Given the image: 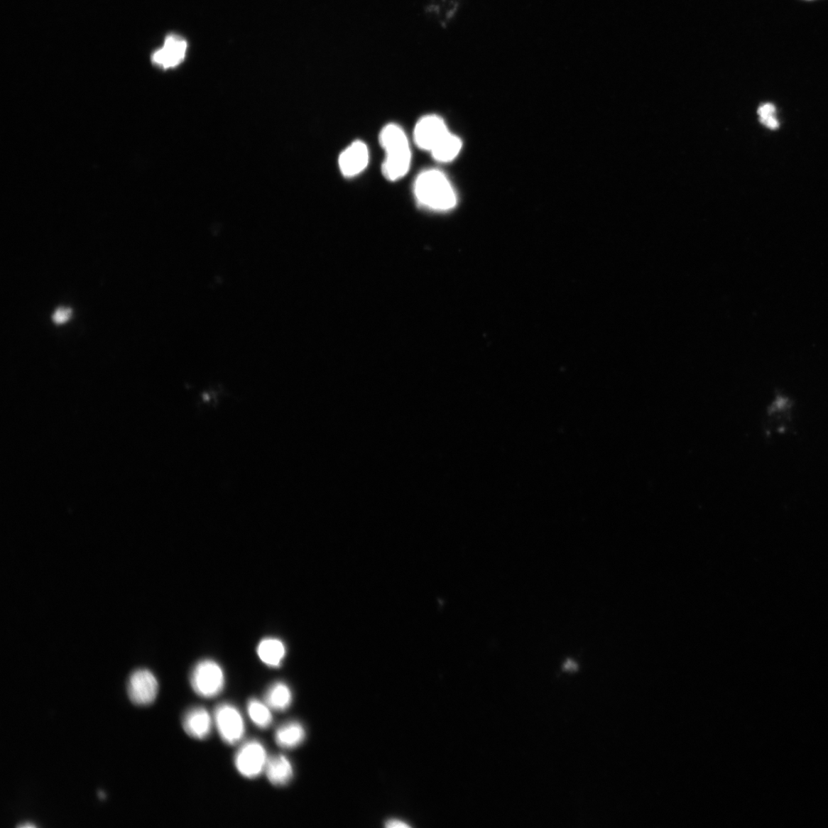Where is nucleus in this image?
I'll return each instance as SVG.
<instances>
[{"mask_svg":"<svg viewBox=\"0 0 828 828\" xmlns=\"http://www.w3.org/2000/svg\"><path fill=\"white\" fill-rule=\"evenodd\" d=\"M413 194L420 206L432 211H448L457 204L454 187L445 173L437 169L420 173L414 182Z\"/></svg>","mask_w":828,"mask_h":828,"instance_id":"nucleus-1","label":"nucleus"},{"mask_svg":"<svg viewBox=\"0 0 828 828\" xmlns=\"http://www.w3.org/2000/svg\"><path fill=\"white\" fill-rule=\"evenodd\" d=\"M381 146L385 151L382 173L391 182L407 175L411 165V150L407 134L396 124H388L381 131Z\"/></svg>","mask_w":828,"mask_h":828,"instance_id":"nucleus-2","label":"nucleus"},{"mask_svg":"<svg viewBox=\"0 0 828 828\" xmlns=\"http://www.w3.org/2000/svg\"><path fill=\"white\" fill-rule=\"evenodd\" d=\"M190 683L192 690L201 697H216L225 686L224 670L214 660H202L192 670Z\"/></svg>","mask_w":828,"mask_h":828,"instance_id":"nucleus-3","label":"nucleus"},{"mask_svg":"<svg viewBox=\"0 0 828 828\" xmlns=\"http://www.w3.org/2000/svg\"><path fill=\"white\" fill-rule=\"evenodd\" d=\"M214 720L218 733L227 744L236 745L244 738V721L234 706L228 704L219 705L215 709Z\"/></svg>","mask_w":828,"mask_h":828,"instance_id":"nucleus-4","label":"nucleus"},{"mask_svg":"<svg viewBox=\"0 0 828 828\" xmlns=\"http://www.w3.org/2000/svg\"><path fill=\"white\" fill-rule=\"evenodd\" d=\"M265 747L258 741L251 740L244 744L235 756V766L240 775L249 779L258 777L265 771L267 763Z\"/></svg>","mask_w":828,"mask_h":828,"instance_id":"nucleus-5","label":"nucleus"},{"mask_svg":"<svg viewBox=\"0 0 828 828\" xmlns=\"http://www.w3.org/2000/svg\"><path fill=\"white\" fill-rule=\"evenodd\" d=\"M450 132L444 119L437 114H428L417 123L414 142L420 149L431 152Z\"/></svg>","mask_w":828,"mask_h":828,"instance_id":"nucleus-6","label":"nucleus"},{"mask_svg":"<svg viewBox=\"0 0 828 828\" xmlns=\"http://www.w3.org/2000/svg\"><path fill=\"white\" fill-rule=\"evenodd\" d=\"M159 685L153 673L147 669L134 671L127 686L128 695L134 704L148 706L157 698Z\"/></svg>","mask_w":828,"mask_h":828,"instance_id":"nucleus-7","label":"nucleus"},{"mask_svg":"<svg viewBox=\"0 0 828 828\" xmlns=\"http://www.w3.org/2000/svg\"><path fill=\"white\" fill-rule=\"evenodd\" d=\"M187 51V42L185 38L170 34L165 38L163 46L153 52L151 62L163 70L175 68L185 60Z\"/></svg>","mask_w":828,"mask_h":828,"instance_id":"nucleus-8","label":"nucleus"},{"mask_svg":"<svg viewBox=\"0 0 828 828\" xmlns=\"http://www.w3.org/2000/svg\"><path fill=\"white\" fill-rule=\"evenodd\" d=\"M369 150L364 142L355 141L344 149L339 158V165L342 175L345 178L358 176L369 165Z\"/></svg>","mask_w":828,"mask_h":828,"instance_id":"nucleus-9","label":"nucleus"},{"mask_svg":"<svg viewBox=\"0 0 828 828\" xmlns=\"http://www.w3.org/2000/svg\"><path fill=\"white\" fill-rule=\"evenodd\" d=\"M183 727L190 737L203 740L211 733L212 719L205 708H192L185 715Z\"/></svg>","mask_w":828,"mask_h":828,"instance_id":"nucleus-10","label":"nucleus"},{"mask_svg":"<svg viewBox=\"0 0 828 828\" xmlns=\"http://www.w3.org/2000/svg\"><path fill=\"white\" fill-rule=\"evenodd\" d=\"M265 772L268 781L275 786L288 785L294 775L290 761L283 755L268 758Z\"/></svg>","mask_w":828,"mask_h":828,"instance_id":"nucleus-11","label":"nucleus"},{"mask_svg":"<svg viewBox=\"0 0 828 828\" xmlns=\"http://www.w3.org/2000/svg\"><path fill=\"white\" fill-rule=\"evenodd\" d=\"M461 0H430L425 9L426 13L435 18L442 28L454 21L459 11Z\"/></svg>","mask_w":828,"mask_h":828,"instance_id":"nucleus-12","label":"nucleus"},{"mask_svg":"<svg viewBox=\"0 0 828 828\" xmlns=\"http://www.w3.org/2000/svg\"><path fill=\"white\" fill-rule=\"evenodd\" d=\"M305 730L298 721H288L279 726L276 731V744L285 749H292L300 746L305 739Z\"/></svg>","mask_w":828,"mask_h":828,"instance_id":"nucleus-13","label":"nucleus"},{"mask_svg":"<svg viewBox=\"0 0 828 828\" xmlns=\"http://www.w3.org/2000/svg\"><path fill=\"white\" fill-rule=\"evenodd\" d=\"M258 656L266 665L271 668L281 666L285 657L286 649L282 641L276 638H266L258 643Z\"/></svg>","mask_w":828,"mask_h":828,"instance_id":"nucleus-14","label":"nucleus"},{"mask_svg":"<svg viewBox=\"0 0 828 828\" xmlns=\"http://www.w3.org/2000/svg\"><path fill=\"white\" fill-rule=\"evenodd\" d=\"M266 704L275 711L283 712L292 704L293 693L285 682H277L267 690L265 694Z\"/></svg>","mask_w":828,"mask_h":828,"instance_id":"nucleus-15","label":"nucleus"},{"mask_svg":"<svg viewBox=\"0 0 828 828\" xmlns=\"http://www.w3.org/2000/svg\"><path fill=\"white\" fill-rule=\"evenodd\" d=\"M462 148V141L454 134L450 132L430 153L433 159L440 163L454 160Z\"/></svg>","mask_w":828,"mask_h":828,"instance_id":"nucleus-16","label":"nucleus"},{"mask_svg":"<svg viewBox=\"0 0 828 828\" xmlns=\"http://www.w3.org/2000/svg\"><path fill=\"white\" fill-rule=\"evenodd\" d=\"M247 711L249 718L259 729H266L273 724L271 709L266 704V702L263 704L256 699H250L248 702Z\"/></svg>","mask_w":828,"mask_h":828,"instance_id":"nucleus-17","label":"nucleus"},{"mask_svg":"<svg viewBox=\"0 0 828 828\" xmlns=\"http://www.w3.org/2000/svg\"><path fill=\"white\" fill-rule=\"evenodd\" d=\"M72 315L70 307H60L53 315V321L55 325H63L68 322Z\"/></svg>","mask_w":828,"mask_h":828,"instance_id":"nucleus-18","label":"nucleus"},{"mask_svg":"<svg viewBox=\"0 0 828 828\" xmlns=\"http://www.w3.org/2000/svg\"><path fill=\"white\" fill-rule=\"evenodd\" d=\"M775 111V109L774 106L773 104H768L762 106V107H760L758 110V114H759L760 119H763L769 116H773Z\"/></svg>","mask_w":828,"mask_h":828,"instance_id":"nucleus-19","label":"nucleus"},{"mask_svg":"<svg viewBox=\"0 0 828 828\" xmlns=\"http://www.w3.org/2000/svg\"><path fill=\"white\" fill-rule=\"evenodd\" d=\"M760 121L761 123L766 124L767 127L772 129H776L779 126L778 121L775 118L774 115L773 116L760 119Z\"/></svg>","mask_w":828,"mask_h":828,"instance_id":"nucleus-20","label":"nucleus"},{"mask_svg":"<svg viewBox=\"0 0 828 828\" xmlns=\"http://www.w3.org/2000/svg\"><path fill=\"white\" fill-rule=\"evenodd\" d=\"M385 827L388 828H409L410 825L401 820L391 819L385 824Z\"/></svg>","mask_w":828,"mask_h":828,"instance_id":"nucleus-21","label":"nucleus"},{"mask_svg":"<svg viewBox=\"0 0 828 828\" xmlns=\"http://www.w3.org/2000/svg\"><path fill=\"white\" fill-rule=\"evenodd\" d=\"M579 668L575 661L572 659L567 660L563 665V669L565 671L574 672Z\"/></svg>","mask_w":828,"mask_h":828,"instance_id":"nucleus-22","label":"nucleus"},{"mask_svg":"<svg viewBox=\"0 0 828 828\" xmlns=\"http://www.w3.org/2000/svg\"><path fill=\"white\" fill-rule=\"evenodd\" d=\"M17 827H23V828H27V827L33 828V827H36V825L31 824V823H26V824L18 825Z\"/></svg>","mask_w":828,"mask_h":828,"instance_id":"nucleus-23","label":"nucleus"},{"mask_svg":"<svg viewBox=\"0 0 828 828\" xmlns=\"http://www.w3.org/2000/svg\"><path fill=\"white\" fill-rule=\"evenodd\" d=\"M99 796L100 798H105V795L101 791L99 792Z\"/></svg>","mask_w":828,"mask_h":828,"instance_id":"nucleus-24","label":"nucleus"}]
</instances>
